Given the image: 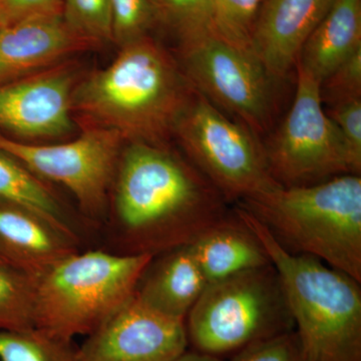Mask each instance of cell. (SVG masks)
I'll use <instances>...</instances> for the list:
<instances>
[{"mask_svg": "<svg viewBox=\"0 0 361 361\" xmlns=\"http://www.w3.org/2000/svg\"><path fill=\"white\" fill-rule=\"evenodd\" d=\"M116 169V214L135 253L190 245L233 214L212 183L167 146L129 142Z\"/></svg>", "mask_w": 361, "mask_h": 361, "instance_id": "1", "label": "cell"}, {"mask_svg": "<svg viewBox=\"0 0 361 361\" xmlns=\"http://www.w3.org/2000/svg\"><path fill=\"white\" fill-rule=\"evenodd\" d=\"M195 90L180 66L146 37L75 85L73 110L123 141L166 146Z\"/></svg>", "mask_w": 361, "mask_h": 361, "instance_id": "2", "label": "cell"}, {"mask_svg": "<svg viewBox=\"0 0 361 361\" xmlns=\"http://www.w3.org/2000/svg\"><path fill=\"white\" fill-rule=\"evenodd\" d=\"M287 251L311 256L361 282V178L337 176L278 186L240 202Z\"/></svg>", "mask_w": 361, "mask_h": 361, "instance_id": "3", "label": "cell"}, {"mask_svg": "<svg viewBox=\"0 0 361 361\" xmlns=\"http://www.w3.org/2000/svg\"><path fill=\"white\" fill-rule=\"evenodd\" d=\"M276 270L307 361H361V282L278 243L262 223L235 207Z\"/></svg>", "mask_w": 361, "mask_h": 361, "instance_id": "4", "label": "cell"}, {"mask_svg": "<svg viewBox=\"0 0 361 361\" xmlns=\"http://www.w3.org/2000/svg\"><path fill=\"white\" fill-rule=\"evenodd\" d=\"M153 259L103 251L66 256L32 277L35 326L66 341L89 336L135 295Z\"/></svg>", "mask_w": 361, "mask_h": 361, "instance_id": "5", "label": "cell"}, {"mask_svg": "<svg viewBox=\"0 0 361 361\" xmlns=\"http://www.w3.org/2000/svg\"><path fill=\"white\" fill-rule=\"evenodd\" d=\"M185 326L193 350L221 358L295 330L272 264L207 285Z\"/></svg>", "mask_w": 361, "mask_h": 361, "instance_id": "6", "label": "cell"}, {"mask_svg": "<svg viewBox=\"0 0 361 361\" xmlns=\"http://www.w3.org/2000/svg\"><path fill=\"white\" fill-rule=\"evenodd\" d=\"M174 135L190 161L229 204L282 186L271 174L265 147L253 130L228 118L197 90Z\"/></svg>", "mask_w": 361, "mask_h": 361, "instance_id": "7", "label": "cell"}, {"mask_svg": "<svg viewBox=\"0 0 361 361\" xmlns=\"http://www.w3.org/2000/svg\"><path fill=\"white\" fill-rule=\"evenodd\" d=\"M296 68L293 104L265 147L271 174L284 187L317 184L351 174L345 144L323 106L320 82L300 66Z\"/></svg>", "mask_w": 361, "mask_h": 361, "instance_id": "8", "label": "cell"}, {"mask_svg": "<svg viewBox=\"0 0 361 361\" xmlns=\"http://www.w3.org/2000/svg\"><path fill=\"white\" fill-rule=\"evenodd\" d=\"M180 68L194 89L253 132L267 129L272 78L251 52L216 33L180 47Z\"/></svg>", "mask_w": 361, "mask_h": 361, "instance_id": "9", "label": "cell"}, {"mask_svg": "<svg viewBox=\"0 0 361 361\" xmlns=\"http://www.w3.org/2000/svg\"><path fill=\"white\" fill-rule=\"evenodd\" d=\"M123 142L115 130L90 126L63 144H35L0 134V151L44 182L65 187L85 212L96 215L106 204Z\"/></svg>", "mask_w": 361, "mask_h": 361, "instance_id": "10", "label": "cell"}, {"mask_svg": "<svg viewBox=\"0 0 361 361\" xmlns=\"http://www.w3.org/2000/svg\"><path fill=\"white\" fill-rule=\"evenodd\" d=\"M59 63L0 84V130L23 142L73 132L78 73L73 65Z\"/></svg>", "mask_w": 361, "mask_h": 361, "instance_id": "11", "label": "cell"}, {"mask_svg": "<svg viewBox=\"0 0 361 361\" xmlns=\"http://www.w3.org/2000/svg\"><path fill=\"white\" fill-rule=\"evenodd\" d=\"M188 348L184 320L161 314L135 293L78 349L80 361H173Z\"/></svg>", "mask_w": 361, "mask_h": 361, "instance_id": "12", "label": "cell"}, {"mask_svg": "<svg viewBox=\"0 0 361 361\" xmlns=\"http://www.w3.org/2000/svg\"><path fill=\"white\" fill-rule=\"evenodd\" d=\"M94 45L71 32L61 0L0 28V84L59 63Z\"/></svg>", "mask_w": 361, "mask_h": 361, "instance_id": "13", "label": "cell"}, {"mask_svg": "<svg viewBox=\"0 0 361 361\" xmlns=\"http://www.w3.org/2000/svg\"><path fill=\"white\" fill-rule=\"evenodd\" d=\"M334 0H265L250 47L272 80L284 78L296 66L304 44L329 13Z\"/></svg>", "mask_w": 361, "mask_h": 361, "instance_id": "14", "label": "cell"}, {"mask_svg": "<svg viewBox=\"0 0 361 361\" xmlns=\"http://www.w3.org/2000/svg\"><path fill=\"white\" fill-rule=\"evenodd\" d=\"M75 239L39 214L0 201V256L30 276L77 252Z\"/></svg>", "mask_w": 361, "mask_h": 361, "instance_id": "15", "label": "cell"}, {"mask_svg": "<svg viewBox=\"0 0 361 361\" xmlns=\"http://www.w3.org/2000/svg\"><path fill=\"white\" fill-rule=\"evenodd\" d=\"M208 284L189 245L180 246L153 267L149 263L135 295L161 314L185 322Z\"/></svg>", "mask_w": 361, "mask_h": 361, "instance_id": "16", "label": "cell"}, {"mask_svg": "<svg viewBox=\"0 0 361 361\" xmlns=\"http://www.w3.org/2000/svg\"><path fill=\"white\" fill-rule=\"evenodd\" d=\"M189 247L208 283L271 264L262 244L235 209L227 220L203 233Z\"/></svg>", "mask_w": 361, "mask_h": 361, "instance_id": "17", "label": "cell"}, {"mask_svg": "<svg viewBox=\"0 0 361 361\" xmlns=\"http://www.w3.org/2000/svg\"><path fill=\"white\" fill-rule=\"evenodd\" d=\"M361 49V0H334L304 44L296 66L322 84Z\"/></svg>", "mask_w": 361, "mask_h": 361, "instance_id": "18", "label": "cell"}, {"mask_svg": "<svg viewBox=\"0 0 361 361\" xmlns=\"http://www.w3.org/2000/svg\"><path fill=\"white\" fill-rule=\"evenodd\" d=\"M0 201L39 214L54 227L75 238V232L58 199L30 171L13 157L0 151Z\"/></svg>", "mask_w": 361, "mask_h": 361, "instance_id": "19", "label": "cell"}, {"mask_svg": "<svg viewBox=\"0 0 361 361\" xmlns=\"http://www.w3.org/2000/svg\"><path fill=\"white\" fill-rule=\"evenodd\" d=\"M0 361H80L78 349L32 326L0 332Z\"/></svg>", "mask_w": 361, "mask_h": 361, "instance_id": "20", "label": "cell"}, {"mask_svg": "<svg viewBox=\"0 0 361 361\" xmlns=\"http://www.w3.org/2000/svg\"><path fill=\"white\" fill-rule=\"evenodd\" d=\"M156 25L172 33L180 47L215 33L213 0H151Z\"/></svg>", "mask_w": 361, "mask_h": 361, "instance_id": "21", "label": "cell"}, {"mask_svg": "<svg viewBox=\"0 0 361 361\" xmlns=\"http://www.w3.org/2000/svg\"><path fill=\"white\" fill-rule=\"evenodd\" d=\"M35 326V287L32 276L0 264V332Z\"/></svg>", "mask_w": 361, "mask_h": 361, "instance_id": "22", "label": "cell"}, {"mask_svg": "<svg viewBox=\"0 0 361 361\" xmlns=\"http://www.w3.org/2000/svg\"><path fill=\"white\" fill-rule=\"evenodd\" d=\"M264 1L213 0L214 28L216 35L234 47L251 52L252 32Z\"/></svg>", "mask_w": 361, "mask_h": 361, "instance_id": "23", "label": "cell"}, {"mask_svg": "<svg viewBox=\"0 0 361 361\" xmlns=\"http://www.w3.org/2000/svg\"><path fill=\"white\" fill-rule=\"evenodd\" d=\"M63 18L71 32L94 47L111 42L110 0H61Z\"/></svg>", "mask_w": 361, "mask_h": 361, "instance_id": "24", "label": "cell"}, {"mask_svg": "<svg viewBox=\"0 0 361 361\" xmlns=\"http://www.w3.org/2000/svg\"><path fill=\"white\" fill-rule=\"evenodd\" d=\"M111 42L118 47L148 37L156 25L151 0H110Z\"/></svg>", "mask_w": 361, "mask_h": 361, "instance_id": "25", "label": "cell"}, {"mask_svg": "<svg viewBox=\"0 0 361 361\" xmlns=\"http://www.w3.org/2000/svg\"><path fill=\"white\" fill-rule=\"evenodd\" d=\"M327 116L341 133L348 151L351 174L361 172V99L332 104Z\"/></svg>", "mask_w": 361, "mask_h": 361, "instance_id": "26", "label": "cell"}, {"mask_svg": "<svg viewBox=\"0 0 361 361\" xmlns=\"http://www.w3.org/2000/svg\"><path fill=\"white\" fill-rule=\"evenodd\" d=\"M323 104L361 99V49L339 66L320 84Z\"/></svg>", "mask_w": 361, "mask_h": 361, "instance_id": "27", "label": "cell"}, {"mask_svg": "<svg viewBox=\"0 0 361 361\" xmlns=\"http://www.w3.org/2000/svg\"><path fill=\"white\" fill-rule=\"evenodd\" d=\"M230 361H307L295 330L251 344Z\"/></svg>", "mask_w": 361, "mask_h": 361, "instance_id": "28", "label": "cell"}, {"mask_svg": "<svg viewBox=\"0 0 361 361\" xmlns=\"http://www.w3.org/2000/svg\"><path fill=\"white\" fill-rule=\"evenodd\" d=\"M59 0H0V28L52 6Z\"/></svg>", "mask_w": 361, "mask_h": 361, "instance_id": "29", "label": "cell"}, {"mask_svg": "<svg viewBox=\"0 0 361 361\" xmlns=\"http://www.w3.org/2000/svg\"><path fill=\"white\" fill-rule=\"evenodd\" d=\"M173 361H225L223 358L217 357V356H213L210 355H206V353H199V351L187 350L184 353H182L179 357L176 358Z\"/></svg>", "mask_w": 361, "mask_h": 361, "instance_id": "30", "label": "cell"}, {"mask_svg": "<svg viewBox=\"0 0 361 361\" xmlns=\"http://www.w3.org/2000/svg\"><path fill=\"white\" fill-rule=\"evenodd\" d=\"M0 264L9 265L8 263H7L6 261L4 260V259L1 257V256H0Z\"/></svg>", "mask_w": 361, "mask_h": 361, "instance_id": "31", "label": "cell"}]
</instances>
